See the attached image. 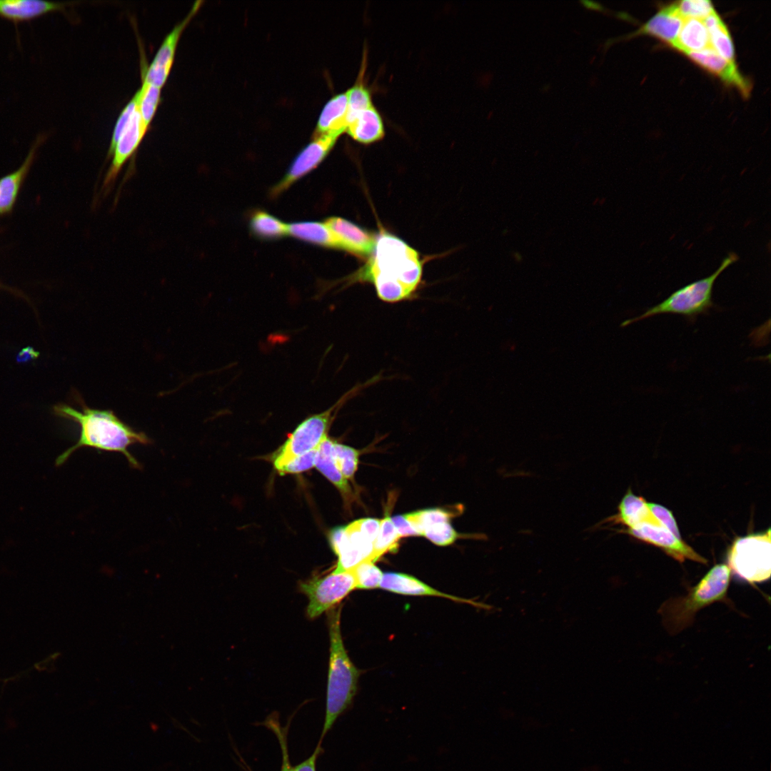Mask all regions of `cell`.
<instances>
[{"mask_svg":"<svg viewBox=\"0 0 771 771\" xmlns=\"http://www.w3.org/2000/svg\"><path fill=\"white\" fill-rule=\"evenodd\" d=\"M53 409L57 416L76 423L80 428L77 442L57 457L56 465L64 464L76 450L89 447L121 453L131 468L141 467L129 452L128 447L134 444L148 445L151 443V439L144 433L136 431L123 422L112 410L91 408L85 405L77 410L64 403L55 405Z\"/></svg>","mask_w":771,"mask_h":771,"instance_id":"1","label":"cell"},{"mask_svg":"<svg viewBox=\"0 0 771 771\" xmlns=\"http://www.w3.org/2000/svg\"><path fill=\"white\" fill-rule=\"evenodd\" d=\"M366 277L380 299L395 303L410 298L422 276L418 252L403 240L389 233L376 241Z\"/></svg>","mask_w":771,"mask_h":771,"instance_id":"2","label":"cell"},{"mask_svg":"<svg viewBox=\"0 0 771 771\" xmlns=\"http://www.w3.org/2000/svg\"><path fill=\"white\" fill-rule=\"evenodd\" d=\"M341 606L328 612L330 657L326 710L320 745L338 717L350 706L355 697L360 671L351 660L341 631Z\"/></svg>","mask_w":771,"mask_h":771,"instance_id":"3","label":"cell"},{"mask_svg":"<svg viewBox=\"0 0 771 771\" xmlns=\"http://www.w3.org/2000/svg\"><path fill=\"white\" fill-rule=\"evenodd\" d=\"M730 578L728 565L717 564L695 585L689 588L685 595L665 601L657 613L666 630L671 635L680 633L692 624L699 610L712 603L723 602L731 605L727 598Z\"/></svg>","mask_w":771,"mask_h":771,"instance_id":"4","label":"cell"},{"mask_svg":"<svg viewBox=\"0 0 771 771\" xmlns=\"http://www.w3.org/2000/svg\"><path fill=\"white\" fill-rule=\"evenodd\" d=\"M737 260L738 256L734 252H730L711 275L677 289L664 301L648 308L642 314L625 321L622 326L667 313L682 315L690 322L695 321L698 316L707 314L714 306L712 295L717 278Z\"/></svg>","mask_w":771,"mask_h":771,"instance_id":"5","label":"cell"},{"mask_svg":"<svg viewBox=\"0 0 771 771\" xmlns=\"http://www.w3.org/2000/svg\"><path fill=\"white\" fill-rule=\"evenodd\" d=\"M361 388V385L351 389L327 410L305 418L273 454L271 459L276 470L292 459L319 447L328 437V428L338 410Z\"/></svg>","mask_w":771,"mask_h":771,"instance_id":"6","label":"cell"},{"mask_svg":"<svg viewBox=\"0 0 771 771\" xmlns=\"http://www.w3.org/2000/svg\"><path fill=\"white\" fill-rule=\"evenodd\" d=\"M727 562L731 571L750 584L768 580L771 573L770 529L737 538L729 550Z\"/></svg>","mask_w":771,"mask_h":771,"instance_id":"7","label":"cell"},{"mask_svg":"<svg viewBox=\"0 0 771 771\" xmlns=\"http://www.w3.org/2000/svg\"><path fill=\"white\" fill-rule=\"evenodd\" d=\"M298 589L309 600L306 608L307 617L314 620L330 610L356 589V583L350 570L341 573L333 571L324 577L313 576L301 582Z\"/></svg>","mask_w":771,"mask_h":771,"instance_id":"8","label":"cell"},{"mask_svg":"<svg viewBox=\"0 0 771 771\" xmlns=\"http://www.w3.org/2000/svg\"><path fill=\"white\" fill-rule=\"evenodd\" d=\"M331 548L338 560L333 572L351 570L364 560H370L373 543L356 528L353 522L333 530L330 535Z\"/></svg>","mask_w":771,"mask_h":771,"instance_id":"9","label":"cell"},{"mask_svg":"<svg viewBox=\"0 0 771 771\" xmlns=\"http://www.w3.org/2000/svg\"><path fill=\"white\" fill-rule=\"evenodd\" d=\"M337 138L329 135L314 136L313 140L293 160L286 175L272 188L271 194L273 196L280 194L318 166L331 151Z\"/></svg>","mask_w":771,"mask_h":771,"instance_id":"10","label":"cell"},{"mask_svg":"<svg viewBox=\"0 0 771 771\" xmlns=\"http://www.w3.org/2000/svg\"><path fill=\"white\" fill-rule=\"evenodd\" d=\"M625 532L638 540L662 549L666 554L679 563L690 560L702 564L707 563L706 558L662 525L644 523L628 528Z\"/></svg>","mask_w":771,"mask_h":771,"instance_id":"11","label":"cell"},{"mask_svg":"<svg viewBox=\"0 0 771 771\" xmlns=\"http://www.w3.org/2000/svg\"><path fill=\"white\" fill-rule=\"evenodd\" d=\"M147 130L138 108L112 151L108 155L109 157L113 156V158L103 181V189L109 191L116 181L126 161L137 151Z\"/></svg>","mask_w":771,"mask_h":771,"instance_id":"12","label":"cell"},{"mask_svg":"<svg viewBox=\"0 0 771 771\" xmlns=\"http://www.w3.org/2000/svg\"><path fill=\"white\" fill-rule=\"evenodd\" d=\"M198 6L195 5L188 15L166 36L145 74L144 82L161 89L165 84L173 63L179 39Z\"/></svg>","mask_w":771,"mask_h":771,"instance_id":"13","label":"cell"},{"mask_svg":"<svg viewBox=\"0 0 771 771\" xmlns=\"http://www.w3.org/2000/svg\"><path fill=\"white\" fill-rule=\"evenodd\" d=\"M380 588L395 594L413 596H433L448 598L453 601L472 605L484 609H491V606L471 599L463 598L441 592L413 575L402 573H385Z\"/></svg>","mask_w":771,"mask_h":771,"instance_id":"14","label":"cell"},{"mask_svg":"<svg viewBox=\"0 0 771 771\" xmlns=\"http://www.w3.org/2000/svg\"><path fill=\"white\" fill-rule=\"evenodd\" d=\"M325 222L335 237L338 248L362 256L373 252L376 240L355 223L340 217H331Z\"/></svg>","mask_w":771,"mask_h":771,"instance_id":"15","label":"cell"},{"mask_svg":"<svg viewBox=\"0 0 771 771\" xmlns=\"http://www.w3.org/2000/svg\"><path fill=\"white\" fill-rule=\"evenodd\" d=\"M696 64L717 75L726 84L736 87L744 96H747L751 86L738 71L735 62H730L712 49L685 54Z\"/></svg>","mask_w":771,"mask_h":771,"instance_id":"16","label":"cell"},{"mask_svg":"<svg viewBox=\"0 0 771 771\" xmlns=\"http://www.w3.org/2000/svg\"><path fill=\"white\" fill-rule=\"evenodd\" d=\"M684 19L677 3L667 5L638 29L635 35H651L672 46L678 36Z\"/></svg>","mask_w":771,"mask_h":771,"instance_id":"17","label":"cell"},{"mask_svg":"<svg viewBox=\"0 0 771 771\" xmlns=\"http://www.w3.org/2000/svg\"><path fill=\"white\" fill-rule=\"evenodd\" d=\"M348 114L347 92L333 96L321 113L314 136L329 135L338 138L347 130Z\"/></svg>","mask_w":771,"mask_h":771,"instance_id":"18","label":"cell"},{"mask_svg":"<svg viewBox=\"0 0 771 771\" xmlns=\"http://www.w3.org/2000/svg\"><path fill=\"white\" fill-rule=\"evenodd\" d=\"M610 521L633 528L647 523L662 525L650 511L646 500L633 494L629 489L618 505V514L611 517Z\"/></svg>","mask_w":771,"mask_h":771,"instance_id":"19","label":"cell"},{"mask_svg":"<svg viewBox=\"0 0 771 771\" xmlns=\"http://www.w3.org/2000/svg\"><path fill=\"white\" fill-rule=\"evenodd\" d=\"M347 133L354 140L362 143H371L384 136L382 118L372 106L348 119Z\"/></svg>","mask_w":771,"mask_h":771,"instance_id":"20","label":"cell"},{"mask_svg":"<svg viewBox=\"0 0 771 771\" xmlns=\"http://www.w3.org/2000/svg\"><path fill=\"white\" fill-rule=\"evenodd\" d=\"M40 143L41 141L36 142L18 169L0 178V215L6 214L12 211L21 186L34 162Z\"/></svg>","mask_w":771,"mask_h":771,"instance_id":"21","label":"cell"},{"mask_svg":"<svg viewBox=\"0 0 771 771\" xmlns=\"http://www.w3.org/2000/svg\"><path fill=\"white\" fill-rule=\"evenodd\" d=\"M63 4L34 0L0 1V16L14 21L30 20L59 10Z\"/></svg>","mask_w":771,"mask_h":771,"instance_id":"22","label":"cell"},{"mask_svg":"<svg viewBox=\"0 0 771 771\" xmlns=\"http://www.w3.org/2000/svg\"><path fill=\"white\" fill-rule=\"evenodd\" d=\"M671 46L684 54L712 49L703 20L685 19L678 36Z\"/></svg>","mask_w":771,"mask_h":771,"instance_id":"23","label":"cell"},{"mask_svg":"<svg viewBox=\"0 0 771 771\" xmlns=\"http://www.w3.org/2000/svg\"><path fill=\"white\" fill-rule=\"evenodd\" d=\"M333 441L326 437L320 444L315 467L338 489L344 498L350 500L352 490L348 480L343 477L333 458Z\"/></svg>","mask_w":771,"mask_h":771,"instance_id":"24","label":"cell"},{"mask_svg":"<svg viewBox=\"0 0 771 771\" xmlns=\"http://www.w3.org/2000/svg\"><path fill=\"white\" fill-rule=\"evenodd\" d=\"M288 235L310 243L338 248L337 243L326 222L300 221L288 224Z\"/></svg>","mask_w":771,"mask_h":771,"instance_id":"25","label":"cell"},{"mask_svg":"<svg viewBox=\"0 0 771 771\" xmlns=\"http://www.w3.org/2000/svg\"><path fill=\"white\" fill-rule=\"evenodd\" d=\"M707 29L711 48L725 59L735 62V50L730 34L715 11L703 20Z\"/></svg>","mask_w":771,"mask_h":771,"instance_id":"26","label":"cell"},{"mask_svg":"<svg viewBox=\"0 0 771 771\" xmlns=\"http://www.w3.org/2000/svg\"><path fill=\"white\" fill-rule=\"evenodd\" d=\"M250 228L253 234L263 239L279 238L288 235L287 223L263 211L252 215Z\"/></svg>","mask_w":771,"mask_h":771,"instance_id":"27","label":"cell"},{"mask_svg":"<svg viewBox=\"0 0 771 771\" xmlns=\"http://www.w3.org/2000/svg\"><path fill=\"white\" fill-rule=\"evenodd\" d=\"M400 538L391 518L386 515L383 519L381 520L380 529L373 544L370 561L375 563L387 552H394L397 550Z\"/></svg>","mask_w":771,"mask_h":771,"instance_id":"28","label":"cell"},{"mask_svg":"<svg viewBox=\"0 0 771 771\" xmlns=\"http://www.w3.org/2000/svg\"><path fill=\"white\" fill-rule=\"evenodd\" d=\"M332 455L343 477L347 480L353 479L358 468L359 450L333 440Z\"/></svg>","mask_w":771,"mask_h":771,"instance_id":"29","label":"cell"},{"mask_svg":"<svg viewBox=\"0 0 771 771\" xmlns=\"http://www.w3.org/2000/svg\"><path fill=\"white\" fill-rule=\"evenodd\" d=\"M350 571L354 577L356 588L363 590L380 588L383 573L374 563L364 560Z\"/></svg>","mask_w":771,"mask_h":771,"instance_id":"30","label":"cell"},{"mask_svg":"<svg viewBox=\"0 0 771 771\" xmlns=\"http://www.w3.org/2000/svg\"><path fill=\"white\" fill-rule=\"evenodd\" d=\"M161 99V88L143 82L139 89L138 111L145 126L153 120Z\"/></svg>","mask_w":771,"mask_h":771,"instance_id":"31","label":"cell"},{"mask_svg":"<svg viewBox=\"0 0 771 771\" xmlns=\"http://www.w3.org/2000/svg\"><path fill=\"white\" fill-rule=\"evenodd\" d=\"M420 535L440 546L450 545L458 538V533L453 528L450 520L431 523L423 529Z\"/></svg>","mask_w":771,"mask_h":771,"instance_id":"32","label":"cell"},{"mask_svg":"<svg viewBox=\"0 0 771 771\" xmlns=\"http://www.w3.org/2000/svg\"><path fill=\"white\" fill-rule=\"evenodd\" d=\"M348 119L356 114L373 106L370 91L361 83L356 84L347 91Z\"/></svg>","mask_w":771,"mask_h":771,"instance_id":"33","label":"cell"},{"mask_svg":"<svg viewBox=\"0 0 771 771\" xmlns=\"http://www.w3.org/2000/svg\"><path fill=\"white\" fill-rule=\"evenodd\" d=\"M677 4L679 11L684 19L704 20L715 11L710 1L684 0Z\"/></svg>","mask_w":771,"mask_h":771,"instance_id":"34","label":"cell"},{"mask_svg":"<svg viewBox=\"0 0 771 771\" xmlns=\"http://www.w3.org/2000/svg\"><path fill=\"white\" fill-rule=\"evenodd\" d=\"M138 101H139V90L135 94V95L133 96L132 99L126 106V107L121 111V114L119 115V118L117 119V121H116V123L115 124V126H114V131H113V134H112V138H111V141L108 155H109L111 153V152L112 151L114 146L117 143L119 138H120L121 133H123V131L126 128V126L128 125V122L130 121V120H131V117L133 116V114L138 109Z\"/></svg>","mask_w":771,"mask_h":771,"instance_id":"35","label":"cell"},{"mask_svg":"<svg viewBox=\"0 0 771 771\" xmlns=\"http://www.w3.org/2000/svg\"><path fill=\"white\" fill-rule=\"evenodd\" d=\"M318 448L296 457L277 470L281 475L298 473L315 467Z\"/></svg>","mask_w":771,"mask_h":771,"instance_id":"36","label":"cell"},{"mask_svg":"<svg viewBox=\"0 0 771 771\" xmlns=\"http://www.w3.org/2000/svg\"><path fill=\"white\" fill-rule=\"evenodd\" d=\"M647 505L654 515V516L658 520L662 526L668 530L677 538L681 539V535L677 528V524L672 512L665 507L659 504L653 503H647Z\"/></svg>","mask_w":771,"mask_h":771,"instance_id":"37","label":"cell"},{"mask_svg":"<svg viewBox=\"0 0 771 771\" xmlns=\"http://www.w3.org/2000/svg\"><path fill=\"white\" fill-rule=\"evenodd\" d=\"M353 523L359 532L373 544L380 529L381 520L368 518L358 519Z\"/></svg>","mask_w":771,"mask_h":771,"instance_id":"38","label":"cell"},{"mask_svg":"<svg viewBox=\"0 0 771 771\" xmlns=\"http://www.w3.org/2000/svg\"><path fill=\"white\" fill-rule=\"evenodd\" d=\"M320 750L321 745L318 744L313 753L308 758L295 767H291L289 765L287 753H284L281 771H316V762Z\"/></svg>","mask_w":771,"mask_h":771,"instance_id":"39","label":"cell"},{"mask_svg":"<svg viewBox=\"0 0 771 771\" xmlns=\"http://www.w3.org/2000/svg\"><path fill=\"white\" fill-rule=\"evenodd\" d=\"M391 520L401 538L418 535L404 515H395Z\"/></svg>","mask_w":771,"mask_h":771,"instance_id":"40","label":"cell"},{"mask_svg":"<svg viewBox=\"0 0 771 771\" xmlns=\"http://www.w3.org/2000/svg\"><path fill=\"white\" fill-rule=\"evenodd\" d=\"M580 3L585 8H586L587 9H589V10L595 11H603L605 10V8L600 4H599L598 2H595V1H589V0H583V1H580Z\"/></svg>","mask_w":771,"mask_h":771,"instance_id":"41","label":"cell"},{"mask_svg":"<svg viewBox=\"0 0 771 771\" xmlns=\"http://www.w3.org/2000/svg\"><path fill=\"white\" fill-rule=\"evenodd\" d=\"M0 287H1V286H0Z\"/></svg>","mask_w":771,"mask_h":771,"instance_id":"42","label":"cell"}]
</instances>
